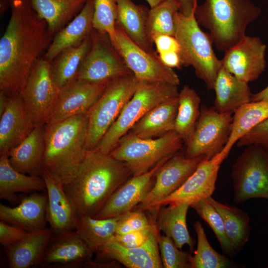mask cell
<instances>
[{"label":"cell","instance_id":"obj_1","mask_svg":"<svg viewBox=\"0 0 268 268\" xmlns=\"http://www.w3.org/2000/svg\"><path fill=\"white\" fill-rule=\"evenodd\" d=\"M11 14L0 40V91L20 94L53 35L30 0H11Z\"/></svg>","mask_w":268,"mask_h":268},{"label":"cell","instance_id":"obj_2","mask_svg":"<svg viewBox=\"0 0 268 268\" xmlns=\"http://www.w3.org/2000/svg\"><path fill=\"white\" fill-rule=\"evenodd\" d=\"M131 175L126 163L94 148L87 150L76 174L63 186L78 216L94 217Z\"/></svg>","mask_w":268,"mask_h":268},{"label":"cell","instance_id":"obj_3","mask_svg":"<svg viewBox=\"0 0 268 268\" xmlns=\"http://www.w3.org/2000/svg\"><path fill=\"white\" fill-rule=\"evenodd\" d=\"M88 123V112L45 125L42 170L63 185L76 174L85 157Z\"/></svg>","mask_w":268,"mask_h":268},{"label":"cell","instance_id":"obj_4","mask_svg":"<svg viewBox=\"0 0 268 268\" xmlns=\"http://www.w3.org/2000/svg\"><path fill=\"white\" fill-rule=\"evenodd\" d=\"M262 12L251 0H204L197 5L195 16L209 31L216 48L225 51L246 35L248 25Z\"/></svg>","mask_w":268,"mask_h":268},{"label":"cell","instance_id":"obj_5","mask_svg":"<svg viewBox=\"0 0 268 268\" xmlns=\"http://www.w3.org/2000/svg\"><path fill=\"white\" fill-rule=\"evenodd\" d=\"M176 26L175 37L180 45L183 66L192 67L197 77L204 82L206 87L213 89L222 64L221 60L215 54L209 34L201 29L194 12L186 16L178 12Z\"/></svg>","mask_w":268,"mask_h":268},{"label":"cell","instance_id":"obj_6","mask_svg":"<svg viewBox=\"0 0 268 268\" xmlns=\"http://www.w3.org/2000/svg\"><path fill=\"white\" fill-rule=\"evenodd\" d=\"M179 92L176 85L163 82L140 81L133 97L95 148L110 154L121 138L148 111L158 104L177 97Z\"/></svg>","mask_w":268,"mask_h":268},{"label":"cell","instance_id":"obj_7","mask_svg":"<svg viewBox=\"0 0 268 268\" xmlns=\"http://www.w3.org/2000/svg\"><path fill=\"white\" fill-rule=\"evenodd\" d=\"M184 144L174 130L152 138H140L128 132L110 154L126 163L133 176H137L147 172L162 159L179 152Z\"/></svg>","mask_w":268,"mask_h":268},{"label":"cell","instance_id":"obj_8","mask_svg":"<svg viewBox=\"0 0 268 268\" xmlns=\"http://www.w3.org/2000/svg\"><path fill=\"white\" fill-rule=\"evenodd\" d=\"M139 81L133 74L112 79L88 111L86 149L95 148L133 97Z\"/></svg>","mask_w":268,"mask_h":268},{"label":"cell","instance_id":"obj_9","mask_svg":"<svg viewBox=\"0 0 268 268\" xmlns=\"http://www.w3.org/2000/svg\"><path fill=\"white\" fill-rule=\"evenodd\" d=\"M235 203L252 199L268 201V153L255 145L246 146L232 167Z\"/></svg>","mask_w":268,"mask_h":268},{"label":"cell","instance_id":"obj_10","mask_svg":"<svg viewBox=\"0 0 268 268\" xmlns=\"http://www.w3.org/2000/svg\"><path fill=\"white\" fill-rule=\"evenodd\" d=\"M233 113H220L203 104L194 131L185 144L188 158L204 155L211 159L219 153L228 142Z\"/></svg>","mask_w":268,"mask_h":268},{"label":"cell","instance_id":"obj_11","mask_svg":"<svg viewBox=\"0 0 268 268\" xmlns=\"http://www.w3.org/2000/svg\"><path fill=\"white\" fill-rule=\"evenodd\" d=\"M59 91L52 74L51 63L41 58L33 67L19 94L35 127L46 124Z\"/></svg>","mask_w":268,"mask_h":268},{"label":"cell","instance_id":"obj_12","mask_svg":"<svg viewBox=\"0 0 268 268\" xmlns=\"http://www.w3.org/2000/svg\"><path fill=\"white\" fill-rule=\"evenodd\" d=\"M90 36L91 45L80 66L77 79L99 82L133 74L107 34L93 29Z\"/></svg>","mask_w":268,"mask_h":268},{"label":"cell","instance_id":"obj_13","mask_svg":"<svg viewBox=\"0 0 268 268\" xmlns=\"http://www.w3.org/2000/svg\"><path fill=\"white\" fill-rule=\"evenodd\" d=\"M129 68L139 81H158L178 86L180 79L173 68L164 65L157 53H150L135 44L116 24L113 44Z\"/></svg>","mask_w":268,"mask_h":268},{"label":"cell","instance_id":"obj_14","mask_svg":"<svg viewBox=\"0 0 268 268\" xmlns=\"http://www.w3.org/2000/svg\"><path fill=\"white\" fill-rule=\"evenodd\" d=\"M204 157L188 158L184 152L180 151L171 156L156 172L153 186L134 210L149 212L157 202L180 188Z\"/></svg>","mask_w":268,"mask_h":268},{"label":"cell","instance_id":"obj_15","mask_svg":"<svg viewBox=\"0 0 268 268\" xmlns=\"http://www.w3.org/2000/svg\"><path fill=\"white\" fill-rule=\"evenodd\" d=\"M225 159L219 153L211 159L204 157L180 188L157 202L149 212L155 214L160 207L169 204L187 203L191 205L211 196L220 165Z\"/></svg>","mask_w":268,"mask_h":268},{"label":"cell","instance_id":"obj_16","mask_svg":"<svg viewBox=\"0 0 268 268\" xmlns=\"http://www.w3.org/2000/svg\"><path fill=\"white\" fill-rule=\"evenodd\" d=\"M267 46L258 37L245 35L225 51L222 66L238 79L249 83L265 71Z\"/></svg>","mask_w":268,"mask_h":268},{"label":"cell","instance_id":"obj_17","mask_svg":"<svg viewBox=\"0 0 268 268\" xmlns=\"http://www.w3.org/2000/svg\"><path fill=\"white\" fill-rule=\"evenodd\" d=\"M171 156L162 159L147 172L133 176L128 179L111 195L94 217H118L134 210L143 200L153 186L156 172Z\"/></svg>","mask_w":268,"mask_h":268},{"label":"cell","instance_id":"obj_18","mask_svg":"<svg viewBox=\"0 0 268 268\" xmlns=\"http://www.w3.org/2000/svg\"><path fill=\"white\" fill-rule=\"evenodd\" d=\"M111 80L90 82L77 79L60 89L46 124L88 112Z\"/></svg>","mask_w":268,"mask_h":268},{"label":"cell","instance_id":"obj_19","mask_svg":"<svg viewBox=\"0 0 268 268\" xmlns=\"http://www.w3.org/2000/svg\"><path fill=\"white\" fill-rule=\"evenodd\" d=\"M94 253L75 230L52 235L40 266L70 268L85 267Z\"/></svg>","mask_w":268,"mask_h":268},{"label":"cell","instance_id":"obj_20","mask_svg":"<svg viewBox=\"0 0 268 268\" xmlns=\"http://www.w3.org/2000/svg\"><path fill=\"white\" fill-rule=\"evenodd\" d=\"M47 193L36 192L20 197L19 204L11 207L0 204V219L29 232L47 228Z\"/></svg>","mask_w":268,"mask_h":268},{"label":"cell","instance_id":"obj_21","mask_svg":"<svg viewBox=\"0 0 268 268\" xmlns=\"http://www.w3.org/2000/svg\"><path fill=\"white\" fill-rule=\"evenodd\" d=\"M34 127L20 95L9 96L6 108L0 116V155L7 154Z\"/></svg>","mask_w":268,"mask_h":268},{"label":"cell","instance_id":"obj_22","mask_svg":"<svg viewBox=\"0 0 268 268\" xmlns=\"http://www.w3.org/2000/svg\"><path fill=\"white\" fill-rule=\"evenodd\" d=\"M41 175L46 184L48 197L46 219L52 235L75 230L78 216L63 185L43 170Z\"/></svg>","mask_w":268,"mask_h":268},{"label":"cell","instance_id":"obj_23","mask_svg":"<svg viewBox=\"0 0 268 268\" xmlns=\"http://www.w3.org/2000/svg\"><path fill=\"white\" fill-rule=\"evenodd\" d=\"M159 232L157 230L140 246L128 248L111 240L98 252L128 268H163L157 242Z\"/></svg>","mask_w":268,"mask_h":268},{"label":"cell","instance_id":"obj_24","mask_svg":"<svg viewBox=\"0 0 268 268\" xmlns=\"http://www.w3.org/2000/svg\"><path fill=\"white\" fill-rule=\"evenodd\" d=\"M94 4V0H88L74 18L55 34L44 58L51 63L62 51L80 44L90 36Z\"/></svg>","mask_w":268,"mask_h":268},{"label":"cell","instance_id":"obj_25","mask_svg":"<svg viewBox=\"0 0 268 268\" xmlns=\"http://www.w3.org/2000/svg\"><path fill=\"white\" fill-rule=\"evenodd\" d=\"M45 148V125L35 127L19 144L9 151L10 164L19 172L41 176Z\"/></svg>","mask_w":268,"mask_h":268},{"label":"cell","instance_id":"obj_26","mask_svg":"<svg viewBox=\"0 0 268 268\" xmlns=\"http://www.w3.org/2000/svg\"><path fill=\"white\" fill-rule=\"evenodd\" d=\"M215 93L213 107L220 113H233L243 105L251 101L252 94L248 83L228 71L223 66L214 85Z\"/></svg>","mask_w":268,"mask_h":268},{"label":"cell","instance_id":"obj_27","mask_svg":"<svg viewBox=\"0 0 268 268\" xmlns=\"http://www.w3.org/2000/svg\"><path fill=\"white\" fill-rule=\"evenodd\" d=\"M117 6V24L135 44L146 51L156 53L149 39L146 22L149 9L136 4L132 0H116Z\"/></svg>","mask_w":268,"mask_h":268},{"label":"cell","instance_id":"obj_28","mask_svg":"<svg viewBox=\"0 0 268 268\" xmlns=\"http://www.w3.org/2000/svg\"><path fill=\"white\" fill-rule=\"evenodd\" d=\"M50 228L30 232L24 239L5 247L10 268H29L40 266L44 253L52 237Z\"/></svg>","mask_w":268,"mask_h":268},{"label":"cell","instance_id":"obj_29","mask_svg":"<svg viewBox=\"0 0 268 268\" xmlns=\"http://www.w3.org/2000/svg\"><path fill=\"white\" fill-rule=\"evenodd\" d=\"M178 106V96L158 104L136 122L129 132L140 138H152L174 130Z\"/></svg>","mask_w":268,"mask_h":268},{"label":"cell","instance_id":"obj_30","mask_svg":"<svg viewBox=\"0 0 268 268\" xmlns=\"http://www.w3.org/2000/svg\"><path fill=\"white\" fill-rule=\"evenodd\" d=\"M30 191L46 192V184L42 175H30L19 172L12 167L7 154L0 155V199L15 204L19 201L16 193Z\"/></svg>","mask_w":268,"mask_h":268},{"label":"cell","instance_id":"obj_31","mask_svg":"<svg viewBox=\"0 0 268 268\" xmlns=\"http://www.w3.org/2000/svg\"><path fill=\"white\" fill-rule=\"evenodd\" d=\"M189 207L187 203L162 206L157 212L155 223L157 229L171 238L178 248L181 250L184 245H187L193 251L196 241L190 236L187 225Z\"/></svg>","mask_w":268,"mask_h":268},{"label":"cell","instance_id":"obj_32","mask_svg":"<svg viewBox=\"0 0 268 268\" xmlns=\"http://www.w3.org/2000/svg\"><path fill=\"white\" fill-rule=\"evenodd\" d=\"M268 118V101H251L233 114L230 134L225 147L219 153L226 159L232 148L245 134Z\"/></svg>","mask_w":268,"mask_h":268},{"label":"cell","instance_id":"obj_33","mask_svg":"<svg viewBox=\"0 0 268 268\" xmlns=\"http://www.w3.org/2000/svg\"><path fill=\"white\" fill-rule=\"evenodd\" d=\"M38 14L48 24L54 35L69 23L88 0H30Z\"/></svg>","mask_w":268,"mask_h":268},{"label":"cell","instance_id":"obj_34","mask_svg":"<svg viewBox=\"0 0 268 268\" xmlns=\"http://www.w3.org/2000/svg\"><path fill=\"white\" fill-rule=\"evenodd\" d=\"M91 45L90 36L80 44L62 51L51 63L52 74L59 89L77 79L80 66Z\"/></svg>","mask_w":268,"mask_h":268},{"label":"cell","instance_id":"obj_35","mask_svg":"<svg viewBox=\"0 0 268 268\" xmlns=\"http://www.w3.org/2000/svg\"><path fill=\"white\" fill-rule=\"evenodd\" d=\"M119 217L96 218L88 215L78 216L75 230L93 253L98 252L115 235Z\"/></svg>","mask_w":268,"mask_h":268},{"label":"cell","instance_id":"obj_36","mask_svg":"<svg viewBox=\"0 0 268 268\" xmlns=\"http://www.w3.org/2000/svg\"><path fill=\"white\" fill-rule=\"evenodd\" d=\"M207 199L222 216L226 233L236 252L242 250L248 242L251 234L248 214L239 208L220 202L211 196Z\"/></svg>","mask_w":268,"mask_h":268},{"label":"cell","instance_id":"obj_37","mask_svg":"<svg viewBox=\"0 0 268 268\" xmlns=\"http://www.w3.org/2000/svg\"><path fill=\"white\" fill-rule=\"evenodd\" d=\"M174 131L184 144L191 138L201 113V98L195 90L185 85L179 92Z\"/></svg>","mask_w":268,"mask_h":268},{"label":"cell","instance_id":"obj_38","mask_svg":"<svg viewBox=\"0 0 268 268\" xmlns=\"http://www.w3.org/2000/svg\"><path fill=\"white\" fill-rule=\"evenodd\" d=\"M179 11L180 6L175 0H164L149 8L146 28L148 37L152 43L154 38L159 35L175 36L176 15Z\"/></svg>","mask_w":268,"mask_h":268},{"label":"cell","instance_id":"obj_39","mask_svg":"<svg viewBox=\"0 0 268 268\" xmlns=\"http://www.w3.org/2000/svg\"><path fill=\"white\" fill-rule=\"evenodd\" d=\"M194 228L198 244L191 258L192 268H227L234 266L230 260L218 253L211 247L200 221L194 223Z\"/></svg>","mask_w":268,"mask_h":268},{"label":"cell","instance_id":"obj_40","mask_svg":"<svg viewBox=\"0 0 268 268\" xmlns=\"http://www.w3.org/2000/svg\"><path fill=\"white\" fill-rule=\"evenodd\" d=\"M190 207L208 224L225 254L233 256L237 253L226 233L222 216L207 199L195 202Z\"/></svg>","mask_w":268,"mask_h":268},{"label":"cell","instance_id":"obj_41","mask_svg":"<svg viewBox=\"0 0 268 268\" xmlns=\"http://www.w3.org/2000/svg\"><path fill=\"white\" fill-rule=\"evenodd\" d=\"M93 28L106 34L113 44L116 39L117 6L116 0H94Z\"/></svg>","mask_w":268,"mask_h":268},{"label":"cell","instance_id":"obj_42","mask_svg":"<svg viewBox=\"0 0 268 268\" xmlns=\"http://www.w3.org/2000/svg\"><path fill=\"white\" fill-rule=\"evenodd\" d=\"M157 242L163 268H192V256L178 248L171 238L159 232Z\"/></svg>","mask_w":268,"mask_h":268},{"label":"cell","instance_id":"obj_43","mask_svg":"<svg viewBox=\"0 0 268 268\" xmlns=\"http://www.w3.org/2000/svg\"><path fill=\"white\" fill-rule=\"evenodd\" d=\"M155 222L145 211L134 209L119 216L115 234L122 235L146 228Z\"/></svg>","mask_w":268,"mask_h":268},{"label":"cell","instance_id":"obj_44","mask_svg":"<svg viewBox=\"0 0 268 268\" xmlns=\"http://www.w3.org/2000/svg\"><path fill=\"white\" fill-rule=\"evenodd\" d=\"M236 144L238 147L255 145L268 153V118L245 134Z\"/></svg>","mask_w":268,"mask_h":268},{"label":"cell","instance_id":"obj_45","mask_svg":"<svg viewBox=\"0 0 268 268\" xmlns=\"http://www.w3.org/2000/svg\"><path fill=\"white\" fill-rule=\"evenodd\" d=\"M157 230L154 222L144 229L125 234H115L111 240L124 247L128 248L137 247L143 245Z\"/></svg>","mask_w":268,"mask_h":268},{"label":"cell","instance_id":"obj_46","mask_svg":"<svg viewBox=\"0 0 268 268\" xmlns=\"http://www.w3.org/2000/svg\"><path fill=\"white\" fill-rule=\"evenodd\" d=\"M30 233L22 228L3 221L0 222V243L3 248L14 245Z\"/></svg>","mask_w":268,"mask_h":268},{"label":"cell","instance_id":"obj_47","mask_svg":"<svg viewBox=\"0 0 268 268\" xmlns=\"http://www.w3.org/2000/svg\"><path fill=\"white\" fill-rule=\"evenodd\" d=\"M156 51L158 54L168 52H180L179 44L174 36L162 34L155 36L153 40Z\"/></svg>","mask_w":268,"mask_h":268},{"label":"cell","instance_id":"obj_48","mask_svg":"<svg viewBox=\"0 0 268 268\" xmlns=\"http://www.w3.org/2000/svg\"><path fill=\"white\" fill-rule=\"evenodd\" d=\"M160 60L166 66L170 68H181L183 66L179 52H168L158 54Z\"/></svg>","mask_w":268,"mask_h":268},{"label":"cell","instance_id":"obj_49","mask_svg":"<svg viewBox=\"0 0 268 268\" xmlns=\"http://www.w3.org/2000/svg\"><path fill=\"white\" fill-rule=\"evenodd\" d=\"M180 6V12L186 16L192 15L198 4V0H175Z\"/></svg>","mask_w":268,"mask_h":268},{"label":"cell","instance_id":"obj_50","mask_svg":"<svg viewBox=\"0 0 268 268\" xmlns=\"http://www.w3.org/2000/svg\"><path fill=\"white\" fill-rule=\"evenodd\" d=\"M268 101V85L261 91L252 94L251 101Z\"/></svg>","mask_w":268,"mask_h":268},{"label":"cell","instance_id":"obj_51","mask_svg":"<svg viewBox=\"0 0 268 268\" xmlns=\"http://www.w3.org/2000/svg\"><path fill=\"white\" fill-rule=\"evenodd\" d=\"M8 97L2 91H0V116L4 112L6 108Z\"/></svg>","mask_w":268,"mask_h":268},{"label":"cell","instance_id":"obj_52","mask_svg":"<svg viewBox=\"0 0 268 268\" xmlns=\"http://www.w3.org/2000/svg\"><path fill=\"white\" fill-rule=\"evenodd\" d=\"M11 0H0V14H3L8 7L10 6Z\"/></svg>","mask_w":268,"mask_h":268},{"label":"cell","instance_id":"obj_53","mask_svg":"<svg viewBox=\"0 0 268 268\" xmlns=\"http://www.w3.org/2000/svg\"><path fill=\"white\" fill-rule=\"evenodd\" d=\"M164 0H146L148 3L150 8H152Z\"/></svg>","mask_w":268,"mask_h":268}]
</instances>
